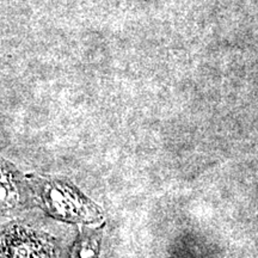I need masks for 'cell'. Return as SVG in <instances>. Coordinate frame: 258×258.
I'll return each mask as SVG.
<instances>
[{
    "label": "cell",
    "instance_id": "cell-1",
    "mask_svg": "<svg viewBox=\"0 0 258 258\" xmlns=\"http://www.w3.org/2000/svg\"><path fill=\"white\" fill-rule=\"evenodd\" d=\"M38 196L44 208L54 217L67 221H95L99 217L96 207L80 194L61 182L40 183Z\"/></svg>",
    "mask_w": 258,
    "mask_h": 258
},
{
    "label": "cell",
    "instance_id": "cell-2",
    "mask_svg": "<svg viewBox=\"0 0 258 258\" xmlns=\"http://www.w3.org/2000/svg\"><path fill=\"white\" fill-rule=\"evenodd\" d=\"M43 243L35 234L22 228L12 231L4 239V252L8 258H49Z\"/></svg>",
    "mask_w": 258,
    "mask_h": 258
},
{
    "label": "cell",
    "instance_id": "cell-3",
    "mask_svg": "<svg viewBox=\"0 0 258 258\" xmlns=\"http://www.w3.org/2000/svg\"><path fill=\"white\" fill-rule=\"evenodd\" d=\"M18 192L11 175L0 170V209L12 208L18 201Z\"/></svg>",
    "mask_w": 258,
    "mask_h": 258
},
{
    "label": "cell",
    "instance_id": "cell-4",
    "mask_svg": "<svg viewBox=\"0 0 258 258\" xmlns=\"http://www.w3.org/2000/svg\"><path fill=\"white\" fill-rule=\"evenodd\" d=\"M97 253V238L85 237L78 241L74 247L72 258H96Z\"/></svg>",
    "mask_w": 258,
    "mask_h": 258
}]
</instances>
